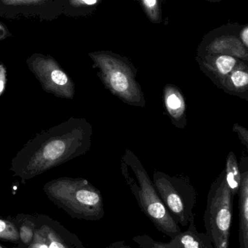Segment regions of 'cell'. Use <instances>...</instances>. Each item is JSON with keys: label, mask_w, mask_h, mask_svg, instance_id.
Returning <instances> with one entry per match:
<instances>
[{"label": "cell", "mask_w": 248, "mask_h": 248, "mask_svg": "<svg viewBox=\"0 0 248 248\" xmlns=\"http://www.w3.org/2000/svg\"><path fill=\"white\" fill-rule=\"evenodd\" d=\"M93 127L86 119L71 117L36 134L12 159L10 170L23 183L87 153Z\"/></svg>", "instance_id": "cell-1"}, {"label": "cell", "mask_w": 248, "mask_h": 248, "mask_svg": "<svg viewBox=\"0 0 248 248\" xmlns=\"http://www.w3.org/2000/svg\"><path fill=\"white\" fill-rule=\"evenodd\" d=\"M120 170L141 211L157 230L170 238L180 234L182 230L159 196L147 170L130 149H126L121 157Z\"/></svg>", "instance_id": "cell-2"}, {"label": "cell", "mask_w": 248, "mask_h": 248, "mask_svg": "<svg viewBox=\"0 0 248 248\" xmlns=\"http://www.w3.org/2000/svg\"><path fill=\"white\" fill-rule=\"evenodd\" d=\"M88 56L98 77L111 94L125 104L145 107L144 93L137 80L138 71L127 57L108 50L89 52Z\"/></svg>", "instance_id": "cell-3"}, {"label": "cell", "mask_w": 248, "mask_h": 248, "mask_svg": "<svg viewBox=\"0 0 248 248\" xmlns=\"http://www.w3.org/2000/svg\"><path fill=\"white\" fill-rule=\"evenodd\" d=\"M46 193L80 215L99 219L104 215L100 191L83 178L61 177L45 185Z\"/></svg>", "instance_id": "cell-4"}, {"label": "cell", "mask_w": 248, "mask_h": 248, "mask_svg": "<svg viewBox=\"0 0 248 248\" xmlns=\"http://www.w3.org/2000/svg\"><path fill=\"white\" fill-rule=\"evenodd\" d=\"M234 197L224 170L211 185L204 214L206 234L215 248L230 246Z\"/></svg>", "instance_id": "cell-5"}, {"label": "cell", "mask_w": 248, "mask_h": 248, "mask_svg": "<svg viewBox=\"0 0 248 248\" xmlns=\"http://www.w3.org/2000/svg\"><path fill=\"white\" fill-rule=\"evenodd\" d=\"M154 187L170 216L178 224L186 227L195 220L197 191L189 178L155 170L153 173Z\"/></svg>", "instance_id": "cell-6"}, {"label": "cell", "mask_w": 248, "mask_h": 248, "mask_svg": "<svg viewBox=\"0 0 248 248\" xmlns=\"http://www.w3.org/2000/svg\"><path fill=\"white\" fill-rule=\"evenodd\" d=\"M26 62L45 93L60 98H74V81L55 58L49 55L35 52L26 59Z\"/></svg>", "instance_id": "cell-7"}, {"label": "cell", "mask_w": 248, "mask_h": 248, "mask_svg": "<svg viewBox=\"0 0 248 248\" xmlns=\"http://www.w3.org/2000/svg\"><path fill=\"white\" fill-rule=\"evenodd\" d=\"M242 25L228 23L211 31L205 35L197 50V56L227 55L248 63V48L239 38Z\"/></svg>", "instance_id": "cell-8"}, {"label": "cell", "mask_w": 248, "mask_h": 248, "mask_svg": "<svg viewBox=\"0 0 248 248\" xmlns=\"http://www.w3.org/2000/svg\"><path fill=\"white\" fill-rule=\"evenodd\" d=\"M62 0H0V17L52 21L62 16Z\"/></svg>", "instance_id": "cell-9"}, {"label": "cell", "mask_w": 248, "mask_h": 248, "mask_svg": "<svg viewBox=\"0 0 248 248\" xmlns=\"http://www.w3.org/2000/svg\"><path fill=\"white\" fill-rule=\"evenodd\" d=\"M195 59L201 71L216 87L242 61L227 55H206L196 56Z\"/></svg>", "instance_id": "cell-10"}, {"label": "cell", "mask_w": 248, "mask_h": 248, "mask_svg": "<svg viewBox=\"0 0 248 248\" xmlns=\"http://www.w3.org/2000/svg\"><path fill=\"white\" fill-rule=\"evenodd\" d=\"M163 104L166 113L173 125L183 129L187 124L186 100L183 93L177 86L172 84L165 86L163 89Z\"/></svg>", "instance_id": "cell-11"}, {"label": "cell", "mask_w": 248, "mask_h": 248, "mask_svg": "<svg viewBox=\"0 0 248 248\" xmlns=\"http://www.w3.org/2000/svg\"><path fill=\"white\" fill-rule=\"evenodd\" d=\"M218 88L227 94L248 101V64L240 61L237 67L220 83Z\"/></svg>", "instance_id": "cell-12"}, {"label": "cell", "mask_w": 248, "mask_h": 248, "mask_svg": "<svg viewBox=\"0 0 248 248\" xmlns=\"http://www.w3.org/2000/svg\"><path fill=\"white\" fill-rule=\"evenodd\" d=\"M188 226L186 231L182 232L165 243L166 248H215L208 234L198 231L195 220Z\"/></svg>", "instance_id": "cell-13"}, {"label": "cell", "mask_w": 248, "mask_h": 248, "mask_svg": "<svg viewBox=\"0 0 248 248\" xmlns=\"http://www.w3.org/2000/svg\"><path fill=\"white\" fill-rule=\"evenodd\" d=\"M239 195V242L240 248H248V170L241 173Z\"/></svg>", "instance_id": "cell-14"}, {"label": "cell", "mask_w": 248, "mask_h": 248, "mask_svg": "<svg viewBox=\"0 0 248 248\" xmlns=\"http://www.w3.org/2000/svg\"><path fill=\"white\" fill-rule=\"evenodd\" d=\"M103 0H62V16L87 17L96 12Z\"/></svg>", "instance_id": "cell-15"}, {"label": "cell", "mask_w": 248, "mask_h": 248, "mask_svg": "<svg viewBox=\"0 0 248 248\" xmlns=\"http://www.w3.org/2000/svg\"><path fill=\"white\" fill-rule=\"evenodd\" d=\"M225 170L226 179L230 189L234 196L238 193L241 182V171L237 157L234 152H230L226 160Z\"/></svg>", "instance_id": "cell-16"}, {"label": "cell", "mask_w": 248, "mask_h": 248, "mask_svg": "<svg viewBox=\"0 0 248 248\" xmlns=\"http://www.w3.org/2000/svg\"><path fill=\"white\" fill-rule=\"evenodd\" d=\"M166 0H137L147 19L153 24L163 23V4Z\"/></svg>", "instance_id": "cell-17"}, {"label": "cell", "mask_w": 248, "mask_h": 248, "mask_svg": "<svg viewBox=\"0 0 248 248\" xmlns=\"http://www.w3.org/2000/svg\"><path fill=\"white\" fill-rule=\"evenodd\" d=\"M133 240L139 245L141 248H166L165 243L154 241L148 236H138L134 237Z\"/></svg>", "instance_id": "cell-18"}, {"label": "cell", "mask_w": 248, "mask_h": 248, "mask_svg": "<svg viewBox=\"0 0 248 248\" xmlns=\"http://www.w3.org/2000/svg\"><path fill=\"white\" fill-rule=\"evenodd\" d=\"M232 131L237 134L242 144L248 148V130L247 128L239 124H234L232 127Z\"/></svg>", "instance_id": "cell-19"}, {"label": "cell", "mask_w": 248, "mask_h": 248, "mask_svg": "<svg viewBox=\"0 0 248 248\" xmlns=\"http://www.w3.org/2000/svg\"><path fill=\"white\" fill-rule=\"evenodd\" d=\"M12 36H13V33H11L9 28L0 20V42L11 38Z\"/></svg>", "instance_id": "cell-20"}, {"label": "cell", "mask_w": 248, "mask_h": 248, "mask_svg": "<svg viewBox=\"0 0 248 248\" xmlns=\"http://www.w3.org/2000/svg\"><path fill=\"white\" fill-rule=\"evenodd\" d=\"M239 38L246 47L248 48V24L242 25L239 32Z\"/></svg>", "instance_id": "cell-21"}, {"label": "cell", "mask_w": 248, "mask_h": 248, "mask_svg": "<svg viewBox=\"0 0 248 248\" xmlns=\"http://www.w3.org/2000/svg\"><path fill=\"white\" fill-rule=\"evenodd\" d=\"M6 80H7V72H6L5 68L2 64H0V94L4 90Z\"/></svg>", "instance_id": "cell-22"}, {"label": "cell", "mask_w": 248, "mask_h": 248, "mask_svg": "<svg viewBox=\"0 0 248 248\" xmlns=\"http://www.w3.org/2000/svg\"><path fill=\"white\" fill-rule=\"evenodd\" d=\"M20 236H21L22 240L24 243H27L32 240V232L29 229L26 227H23L20 230Z\"/></svg>", "instance_id": "cell-23"}, {"label": "cell", "mask_w": 248, "mask_h": 248, "mask_svg": "<svg viewBox=\"0 0 248 248\" xmlns=\"http://www.w3.org/2000/svg\"><path fill=\"white\" fill-rule=\"evenodd\" d=\"M7 224L4 221L0 220V234H4L7 229Z\"/></svg>", "instance_id": "cell-24"}, {"label": "cell", "mask_w": 248, "mask_h": 248, "mask_svg": "<svg viewBox=\"0 0 248 248\" xmlns=\"http://www.w3.org/2000/svg\"><path fill=\"white\" fill-rule=\"evenodd\" d=\"M49 248H65V247L61 243L54 241L50 243Z\"/></svg>", "instance_id": "cell-25"}, {"label": "cell", "mask_w": 248, "mask_h": 248, "mask_svg": "<svg viewBox=\"0 0 248 248\" xmlns=\"http://www.w3.org/2000/svg\"><path fill=\"white\" fill-rule=\"evenodd\" d=\"M130 248L129 246H125L123 243H115V244H113L112 246V248Z\"/></svg>", "instance_id": "cell-26"}, {"label": "cell", "mask_w": 248, "mask_h": 248, "mask_svg": "<svg viewBox=\"0 0 248 248\" xmlns=\"http://www.w3.org/2000/svg\"><path fill=\"white\" fill-rule=\"evenodd\" d=\"M208 1H211V2H219L221 0H207Z\"/></svg>", "instance_id": "cell-27"}, {"label": "cell", "mask_w": 248, "mask_h": 248, "mask_svg": "<svg viewBox=\"0 0 248 248\" xmlns=\"http://www.w3.org/2000/svg\"><path fill=\"white\" fill-rule=\"evenodd\" d=\"M40 248H48V246H41Z\"/></svg>", "instance_id": "cell-28"}, {"label": "cell", "mask_w": 248, "mask_h": 248, "mask_svg": "<svg viewBox=\"0 0 248 248\" xmlns=\"http://www.w3.org/2000/svg\"><path fill=\"white\" fill-rule=\"evenodd\" d=\"M0 248H3L0 247Z\"/></svg>", "instance_id": "cell-29"}]
</instances>
